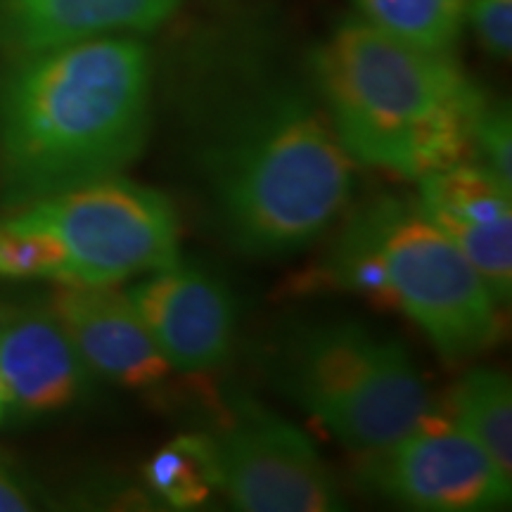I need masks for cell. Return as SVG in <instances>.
<instances>
[{
  "label": "cell",
  "instance_id": "19",
  "mask_svg": "<svg viewBox=\"0 0 512 512\" xmlns=\"http://www.w3.org/2000/svg\"><path fill=\"white\" fill-rule=\"evenodd\" d=\"M467 24L486 53L508 60L512 50V0H467Z\"/></svg>",
  "mask_w": 512,
  "mask_h": 512
},
{
  "label": "cell",
  "instance_id": "13",
  "mask_svg": "<svg viewBox=\"0 0 512 512\" xmlns=\"http://www.w3.org/2000/svg\"><path fill=\"white\" fill-rule=\"evenodd\" d=\"M181 0H0V55L17 57L162 27Z\"/></svg>",
  "mask_w": 512,
  "mask_h": 512
},
{
  "label": "cell",
  "instance_id": "3",
  "mask_svg": "<svg viewBox=\"0 0 512 512\" xmlns=\"http://www.w3.org/2000/svg\"><path fill=\"white\" fill-rule=\"evenodd\" d=\"M311 79L356 162L420 178L472 155L486 98L451 55L406 46L363 17L347 19L313 50Z\"/></svg>",
  "mask_w": 512,
  "mask_h": 512
},
{
  "label": "cell",
  "instance_id": "14",
  "mask_svg": "<svg viewBox=\"0 0 512 512\" xmlns=\"http://www.w3.org/2000/svg\"><path fill=\"white\" fill-rule=\"evenodd\" d=\"M446 418L512 475V384L503 370L479 368L460 377L448 394Z\"/></svg>",
  "mask_w": 512,
  "mask_h": 512
},
{
  "label": "cell",
  "instance_id": "21",
  "mask_svg": "<svg viewBox=\"0 0 512 512\" xmlns=\"http://www.w3.org/2000/svg\"><path fill=\"white\" fill-rule=\"evenodd\" d=\"M3 408H5V403H3V392H0V413H3Z\"/></svg>",
  "mask_w": 512,
  "mask_h": 512
},
{
  "label": "cell",
  "instance_id": "7",
  "mask_svg": "<svg viewBox=\"0 0 512 512\" xmlns=\"http://www.w3.org/2000/svg\"><path fill=\"white\" fill-rule=\"evenodd\" d=\"M216 489L238 510L332 512L342 494L313 441L254 401L230 406L219 432H207Z\"/></svg>",
  "mask_w": 512,
  "mask_h": 512
},
{
  "label": "cell",
  "instance_id": "11",
  "mask_svg": "<svg viewBox=\"0 0 512 512\" xmlns=\"http://www.w3.org/2000/svg\"><path fill=\"white\" fill-rule=\"evenodd\" d=\"M418 207L460 249L498 306L512 294V202L479 164L458 162L420 176Z\"/></svg>",
  "mask_w": 512,
  "mask_h": 512
},
{
  "label": "cell",
  "instance_id": "17",
  "mask_svg": "<svg viewBox=\"0 0 512 512\" xmlns=\"http://www.w3.org/2000/svg\"><path fill=\"white\" fill-rule=\"evenodd\" d=\"M0 278L55 280L67 278V254L48 230L24 221L15 211L0 219Z\"/></svg>",
  "mask_w": 512,
  "mask_h": 512
},
{
  "label": "cell",
  "instance_id": "10",
  "mask_svg": "<svg viewBox=\"0 0 512 512\" xmlns=\"http://www.w3.org/2000/svg\"><path fill=\"white\" fill-rule=\"evenodd\" d=\"M72 337L46 302H0V392L24 418L67 411L93 387Z\"/></svg>",
  "mask_w": 512,
  "mask_h": 512
},
{
  "label": "cell",
  "instance_id": "16",
  "mask_svg": "<svg viewBox=\"0 0 512 512\" xmlns=\"http://www.w3.org/2000/svg\"><path fill=\"white\" fill-rule=\"evenodd\" d=\"M143 479L159 501L174 510L200 508L216 489L214 456L207 432L181 434L147 460Z\"/></svg>",
  "mask_w": 512,
  "mask_h": 512
},
{
  "label": "cell",
  "instance_id": "1",
  "mask_svg": "<svg viewBox=\"0 0 512 512\" xmlns=\"http://www.w3.org/2000/svg\"><path fill=\"white\" fill-rule=\"evenodd\" d=\"M183 140L221 238L252 259L302 252L351 202V157L316 91L273 83L214 95Z\"/></svg>",
  "mask_w": 512,
  "mask_h": 512
},
{
  "label": "cell",
  "instance_id": "15",
  "mask_svg": "<svg viewBox=\"0 0 512 512\" xmlns=\"http://www.w3.org/2000/svg\"><path fill=\"white\" fill-rule=\"evenodd\" d=\"M363 19L406 46L446 53L467 24V0H356Z\"/></svg>",
  "mask_w": 512,
  "mask_h": 512
},
{
  "label": "cell",
  "instance_id": "18",
  "mask_svg": "<svg viewBox=\"0 0 512 512\" xmlns=\"http://www.w3.org/2000/svg\"><path fill=\"white\" fill-rule=\"evenodd\" d=\"M472 155L503 188L512 190V126L508 107L486 102L472 133Z\"/></svg>",
  "mask_w": 512,
  "mask_h": 512
},
{
  "label": "cell",
  "instance_id": "4",
  "mask_svg": "<svg viewBox=\"0 0 512 512\" xmlns=\"http://www.w3.org/2000/svg\"><path fill=\"white\" fill-rule=\"evenodd\" d=\"M273 373L280 392L361 456L392 446L434 411L403 344L354 320L294 330Z\"/></svg>",
  "mask_w": 512,
  "mask_h": 512
},
{
  "label": "cell",
  "instance_id": "20",
  "mask_svg": "<svg viewBox=\"0 0 512 512\" xmlns=\"http://www.w3.org/2000/svg\"><path fill=\"white\" fill-rule=\"evenodd\" d=\"M34 508L36 503L29 484L0 458V512H27Z\"/></svg>",
  "mask_w": 512,
  "mask_h": 512
},
{
  "label": "cell",
  "instance_id": "2",
  "mask_svg": "<svg viewBox=\"0 0 512 512\" xmlns=\"http://www.w3.org/2000/svg\"><path fill=\"white\" fill-rule=\"evenodd\" d=\"M152 126V55L138 36H102L5 57L0 200L8 209L119 176Z\"/></svg>",
  "mask_w": 512,
  "mask_h": 512
},
{
  "label": "cell",
  "instance_id": "6",
  "mask_svg": "<svg viewBox=\"0 0 512 512\" xmlns=\"http://www.w3.org/2000/svg\"><path fill=\"white\" fill-rule=\"evenodd\" d=\"M10 211L60 242L69 285L112 287L181 259L174 204L159 190L121 176L76 185Z\"/></svg>",
  "mask_w": 512,
  "mask_h": 512
},
{
  "label": "cell",
  "instance_id": "8",
  "mask_svg": "<svg viewBox=\"0 0 512 512\" xmlns=\"http://www.w3.org/2000/svg\"><path fill=\"white\" fill-rule=\"evenodd\" d=\"M363 458V482L408 508L475 512L510 503L508 472L470 434L434 411L392 446Z\"/></svg>",
  "mask_w": 512,
  "mask_h": 512
},
{
  "label": "cell",
  "instance_id": "5",
  "mask_svg": "<svg viewBox=\"0 0 512 512\" xmlns=\"http://www.w3.org/2000/svg\"><path fill=\"white\" fill-rule=\"evenodd\" d=\"M394 309L406 313L448 361L484 354L501 339L498 302L470 261L425 219L418 202L366 204Z\"/></svg>",
  "mask_w": 512,
  "mask_h": 512
},
{
  "label": "cell",
  "instance_id": "12",
  "mask_svg": "<svg viewBox=\"0 0 512 512\" xmlns=\"http://www.w3.org/2000/svg\"><path fill=\"white\" fill-rule=\"evenodd\" d=\"M48 304L93 375L131 389L155 387L169 377V363L126 292L60 283Z\"/></svg>",
  "mask_w": 512,
  "mask_h": 512
},
{
  "label": "cell",
  "instance_id": "9",
  "mask_svg": "<svg viewBox=\"0 0 512 512\" xmlns=\"http://www.w3.org/2000/svg\"><path fill=\"white\" fill-rule=\"evenodd\" d=\"M126 297L171 370L209 373L233 354L238 306L230 287L207 268L178 259L147 273Z\"/></svg>",
  "mask_w": 512,
  "mask_h": 512
}]
</instances>
